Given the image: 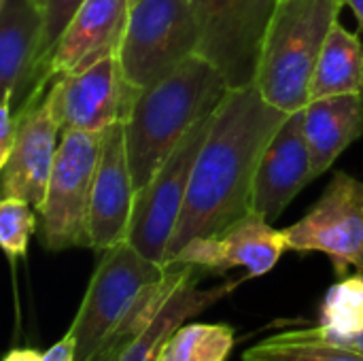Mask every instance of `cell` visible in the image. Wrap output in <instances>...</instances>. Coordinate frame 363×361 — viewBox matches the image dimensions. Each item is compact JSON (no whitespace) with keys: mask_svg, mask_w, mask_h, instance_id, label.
<instances>
[{"mask_svg":"<svg viewBox=\"0 0 363 361\" xmlns=\"http://www.w3.org/2000/svg\"><path fill=\"white\" fill-rule=\"evenodd\" d=\"M45 89H36L30 100L15 111L17 130L9 157L0 164L2 198L26 200L38 211L47 196V185L60 149V128L43 98Z\"/></svg>","mask_w":363,"mask_h":361,"instance_id":"11","label":"cell"},{"mask_svg":"<svg viewBox=\"0 0 363 361\" xmlns=\"http://www.w3.org/2000/svg\"><path fill=\"white\" fill-rule=\"evenodd\" d=\"M45 2H47V0H36V4H38V6H45Z\"/></svg>","mask_w":363,"mask_h":361,"instance_id":"31","label":"cell"},{"mask_svg":"<svg viewBox=\"0 0 363 361\" xmlns=\"http://www.w3.org/2000/svg\"><path fill=\"white\" fill-rule=\"evenodd\" d=\"M287 115L255 85L228 91L196 160L168 262L194 238L219 234L253 211L262 155Z\"/></svg>","mask_w":363,"mask_h":361,"instance_id":"1","label":"cell"},{"mask_svg":"<svg viewBox=\"0 0 363 361\" xmlns=\"http://www.w3.org/2000/svg\"><path fill=\"white\" fill-rule=\"evenodd\" d=\"M283 236L291 251L328 255L338 277H347L349 268L363 274V181L336 172L313 211Z\"/></svg>","mask_w":363,"mask_h":361,"instance_id":"9","label":"cell"},{"mask_svg":"<svg viewBox=\"0 0 363 361\" xmlns=\"http://www.w3.org/2000/svg\"><path fill=\"white\" fill-rule=\"evenodd\" d=\"M134 2H136V0H132V4H134Z\"/></svg>","mask_w":363,"mask_h":361,"instance_id":"32","label":"cell"},{"mask_svg":"<svg viewBox=\"0 0 363 361\" xmlns=\"http://www.w3.org/2000/svg\"><path fill=\"white\" fill-rule=\"evenodd\" d=\"M134 198L136 187L128 157L125 126L123 121H117L102 132L100 155L91 185L89 234L94 251L104 253L128 238Z\"/></svg>","mask_w":363,"mask_h":361,"instance_id":"13","label":"cell"},{"mask_svg":"<svg viewBox=\"0 0 363 361\" xmlns=\"http://www.w3.org/2000/svg\"><path fill=\"white\" fill-rule=\"evenodd\" d=\"M321 328L336 336L363 334V274L342 277L323 298Z\"/></svg>","mask_w":363,"mask_h":361,"instance_id":"22","label":"cell"},{"mask_svg":"<svg viewBox=\"0 0 363 361\" xmlns=\"http://www.w3.org/2000/svg\"><path fill=\"white\" fill-rule=\"evenodd\" d=\"M215 111L196 121V126L185 134L153 179L140 191H136L125 240L157 264H168L170 240L179 226L194 166L211 132Z\"/></svg>","mask_w":363,"mask_h":361,"instance_id":"8","label":"cell"},{"mask_svg":"<svg viewBox=\"0 0 363 361\" xmlns=\"http://www.w3.org/2000/svg\"><path fill=\"white\" fill-rule=\"evenodd\" d=\"M136 94L115 53L83 72L55 79L45 100L62 134L104 132L128 117Z\"/></svg>","mask_w":363,"mask_h":361,"instance_id":"10","label":"cell"},{"mask_svg":"<svg viewBox=\"0 0 363 361\" xmlns=\"http://www.w3.org/2000/svg\"><path fill=\"white\" fill-rule=\"evenodd\" d=\"M168 279V277H166ZM166 285V283H164ZM164 289V287H162ZM162 294V291H160ZM160 294L155 296V300L143 311V313H138L136 317H132L104 347H100L98 349V353H94L91 357L87 361H119L121 360V355H123V351H125V347L132 343V338L140 332V328L145 326V321L149 319V315H151V311H153V306H155V302H157V298H160Z\"/></svg>","mask_w":363,"mask_h":361,"instance_id":"25","label":"cell"},{"mask_svg":"<svg viewBox=\"0 0 363 361\" xmlns=\"http://www.w3.org/2000/svg\"><path fill=\"white\" fill-rule=\"evenodd\" d=\"M345 94L363 96V43L336 21L311 81V100Z\"/></svg>","mask_w":363,"mask_h":361,"instance_id":"19","label":"cell"},{"mask_svg":"<svg viewBox=\"0 0 363 361\" xmlns=\"http://www.w3.org/2000/svg\"><path fill=\"white\" fill-rule=\"evenodd\" d=\"M43 361H77V338L66 332L64 338L43 353Z\"/></svg>","mask_w":363,"mask_h":361,"instance_id":"28","label":"cell"},{"mask_svg":"<svg viewBox=\"0 0 363 361\" xmlns=\"http://www.w3.org/2000/svg\"><path fill=\"white\" fill-rule=\"evenodd\" d=\"M15 130H17V119L13 111V102L2 96L0 104V164L9 157L13 140H15Z\"/></svg>","mask_w":363,"mask_h":361,"instance_id":"26","label":"cell"},{"mask_svg":"<svg viewBox=\"0 0 363 361\" xmlns=\"http://www.w3.org/2000/svg\"><path fill=\"white\" fill-rule=\"evenodd\" d=\"M308 181H313V162L302 111H298L287 115L262 155L253 185V211L270 223L277 221Z\"/></svg>","mask_w":363,"mask_h":361,"instance_id":"15","label":"cell"},{"mask_svg":"<svg viewBox=\"0 0 363 361\" xmlns=\"http://www.w3.org/2000/svg\"><path fill=\"white\" fill-rule=\"evenodd\" d=\"M228 91L221 72L194 53L164 79L136 94L123 119L136 191L153 179L196 121L215 111Z\"/></svg>","mask_w":363,"mask_h":361,"instance_id":"2","label":"cell"},{"mask_svg":"<svg viewBox=\"0 0 363 361\" xmlns=\"http://www.w3.org/2000/svg\"><path fill=\"white\" fill-rule=\"evenodd\" d=\"M200 28L191 0H136L119 49L123 74L145 89L198 53Z\"/></svg>","mask_w":363,"mask_h":361,"instance_id":"5","label":"cell"},{"mask_svg":"<svg viewBox=\"0 0 363 361\" xmlns=\"http://www.w3.org/2000/svg\"><path fill=\"white\" fill-rule=\"evenodd\" d=\"M32 209L30 202L19 198H2L0 202V247L11 264L26 257L30 236L38 228Z\"/></svg>","mask_w":363,"mask_h":361,"instance_id":"24","label":"cell"},{"mask_svg":"<svg viewBox=\"0 0 363 361\" xmlns=\"http://www.w3.org/2000/svg\"><path fill=\"white\" fill-rule=\"evenodd\" d=\"M242 361H363V353L302 336L298 330H289L247 349L242 353Z\"/></svg>","mask_w":363,"mask_h":361,"instance_id":"21","label":"cell"},{"mask_svg":"<svg viewBox=\"0 0 363 361\" xmlns=\"http://www.w3.org/2000/svg\"><path fill=\"white\" fill-rule=\"evenodd\" d=\"M130 9L132 0H85L51 53L53 81L119 53Z\"/></svg>","mask_w":363,"mask_h":361,"instance_id":"16","label":"cell"},{"mask_svg":"<svg viewBox=\"0 0 363 361\" xmlns=\"http://www.w3.org/2000/svg\"><path fill=\"white\" fill-rule=\"evenodd\" d=\"M285 251L287 243L283 230H274L264 215L251 211L219 234L194 238L170 262L194 266L204 274H223L232 268H245L247 279H255L270 272Z\"/></svg>","mask_w":363,"mask_h":361,"instance_id":"12","label":"cell"},{"mask_svg":"<svg viewBox=\"0 0 363 361\" xmlns=\"http://www.w3.org/2000/svg\"><path fill=\"white\" fill-rule=\"evenodd\" d=\"M279 2H281V0H279Z\"/></svg>","mask_w":363,"mask_h":361,"instance_id":"33","label":"cell"},{"mask_svg":"<svg viewBox=\"0 0 363 361\" xmlns=\"http://www.w3.org/2000/svg\"><path fill=\"white\" fill-rule=\"evenodd\" d=\"M191 4L200 28L198 55L221 72L230 89L255 85L279 0H191Z\"/></svg>","mask_w":363,"mask_h":361,"instance_id":"7","label":"cell"},{"mask_svg":"<svg viewBox=\"0 0 363 361\" xmlns=\"http://www.w3.org/2000/svg\"><path fill=\"white\" fill-rule=\"evenodd\" d=\"M202 274L204 272L187 264H179V262L168 264L166 285L149 319L145 321L140 332L132 338V343L125 347L119 361H160L166 340L179 326H183L189 317H196L204 309L213 306L221 298L230 296L240 283L247 281L245 277L238 281L221 283L211 289H200L198 281Z\"/></svg>","mask_w":363,"mask_h":361,"instance_id":"14","label":"cell"},{"mask_svg":"<svg viewBox=\"0 0 363 361\" xmlns=\"http://www.w3.org/2000/svg\"><path fill=\"white\" fill-rule=\"evenodd\" d=\"M342 0H281L255 77L259 94L285 113L311 102V81Z\"/></svg>","mask_w":363,"mask_h":361,"instance_id":"3","label":"cell"},{"mask_svg":"<svg viewBox=\"0 0 363 361\" xmlns=\"http://www.w3.org/2000/svg\"><path fill=\"white\" fill-rule=\"evenodd\" d=\"M4 361H43V353L36 349H11Z\"/></svg>","mask_w":363,"mask_h":361,"instance_id":"29","label":"cell"},{"mask_svg":"<svg viewBox=\"0 0 363 361\" xmlns=\"http://www.w3.org/2000/svg\"><path fill=\"white\" fill-rule=\"evenodd\" d=\"M342 4H347V6L353 9V13H355L359 26L363 28V0H342Z\"/></svg>","mask_w":363,"mask_h":361,"instance_id":"30","label":"cell"},{"mask_svg":"<svg viewBox=\"0 0 363 361\" xmlns=\"http://www.w3.org/2000/svg\"><path fill=\"white\" fill-rule=\"evenodd\" d=\"M102 132H64L40 213V238L49 251L91 249V185Z\"/></svg>","mask_w":363,"mask_h":361,"instance_id":"6","label":"cell"},{"mask_svg":"<svg viewBox=\"0 0 363 361\" xmlns=\"http://www.w3.org/2000/svg\"><path fill=\"white\" fill-rule=\"evenodd\" d=\"M313 179L332 168L340 153L363 134V96L345 94L311 100L302 109Z\"/></svg>","mask_w":363,"mask_h":361,"instance_id":"18","label":"cell"},{"mask_svg":"<svg viewBox=\"0 0 363 361\" xmlns=\"http://www.w3.org/2000/svg\"><path fill=\"white\" fill-rule=\"evenodd\" d=\"M85 0H47L43 6V32L36 53V85L47 87L53 83L51 77V53L62 38L64 30L72 21L74 13Z\"/></svg>","mask_w":363,"mask_h":361,"instance_id":"23","label":"cell"},{"mask_svg":"<svg viewBox=\"0 0 363 361\" xmlns=\"http://www.w3.org/2000/svg\"><path fill=\"white\" fill-rule=\"evenodd\" d=\"M43 32V6L36 0H0V85L19 111L36 89V53Z\"/></svg>","mask_w":363,"mask_h":361,"instance_id":"17","label":"cell"},{"mask_svg":"<svg viewBox=\"0 0 363 361\" xmlns=\"http://www.w3.org/2000/svg\"><path fill=\"white\" fill-rule=\"evenodd\" d=\"M298 332L302 336H308V338H315V340H323V343H330V345L355 349V351L363 353V334H357V336H336V334L323 330L321 326L319 328H311V330H298Z\"/></svg>","mask_w":363,"mask_h":361,"instance_id":"27","label":"cell"},{"mask_svg":"<svg viewBox=\"0 0 363 361\" xmlns=\"http://www.w3.org/2000/svg\"><path fill=\"white\" fill-rule=\"evenodd\" d=\"M234 343V330L225 323L179 326L166 340L160 361H228Z\"/></svg>","mask_w":363,"mask_h":361,"instance_id":"20","label":"cell"},{"mask_svg":"<svg viewBox=\"0 0 363 361\" xmlns=\"http://www.w3.org/2000/svg\"><path fill=\"white\" fill-rule=\"evenodd\" d=\"M166 277L168 264L145 257L128 240L106 249L68 328L77 338V361L89 360L132 317L143 313L164 287Z\"/></svg>","mask_w":363,"mask_h":361,"instance_id":"4","label":"cell"}]
</instances>
